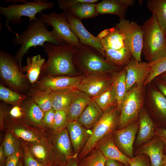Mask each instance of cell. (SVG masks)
Segmentation results:
<instances>
[{
  "label": "cell",
  "mask_w": 166,
  "mask_h": 166,
  "mask_svg": "<svg viewBox=\"0 0 166 166\" xmlns=\"http://www.w3.org/2000/svg\"><path fill=\"white\" fill-rule=\"evenodd\" d=\"M29 24L27 28L20 35L17 34L13 40L15 45H21L14 57L22 73V59L31 47L38 46L43 47L47 42L57 45L66 43L58 38L53 30H48V26L41 15L36 19L29 21Z\"/></svg>",
  "instance_id": "1"
},
{
  "label": "cell",
  "mask_w": 166,
  "mask_h": 166,
  "mask_svg": "<svg viewBox=\"0 0 166 166\" xmlns=\"http://www.w3.org/2000/svg\"><path fill=\"white\" fill-rule=\"evenodd\" d=\"M43 47L48 58L42 68L39 79L59 76H72L77 73L74 57L77 48L67 43L57 45L49 42Z\"/></svg>",
  "instance_id": "2"
},
{
  "label": "cell",
  "mask_w": 166,
  "mask_h": 166,
  "mask_svg": "<svg viewBox=\"0 0 166 166\" xmlns=\"http://www.w3.org/2000/svg\"><path fill=\"white\" fill-rule=\"evenodd\" d=\"M142 50L148 62L155 61L166 54V34L156 17L152 14L143 23Z\"/></svg>",
  "instance_id": "3"
},
{
  "label": "cell",
  "mask_w": 166,
  "mask_h": 166,
  "mask_svg": "<svg viewBox=\"0 0 166 166\" xmlns=\"http://www.w3.org/2000/svg\"><path fill=\"white\" fill-rule=\"evenodd\" d=\"M21 4L14 3L6 7L0 6V13L5 18V25L10 32L15 35L10 26V23L14 24L22 23V17H27L29 21L36 19V15L42 13V11L53 8L54 6L53 2L47 0H37L32 1L20 0Z\"/></svg>",
  "instance_id": "4"
},
{
  "label": "cell",
  "mask_w": 166,
  "mask_h": 166,
  "mask_svg": "<svg viewBox=\"0 0 166 166\" xmlns=\"http://www.w3.org/2000/svg\"><path fill=\"white\" fill-rule=\"evenodd\" d=\"M100 55L93 48L82 45L76 52L74 60L78 67L87 74L113 73L122 69L112 64Z\"/></svg>",
  "instance_id": "5"
},
{
  "label": "cell",
  "mask_w": 166,
  "mask_h": 166,
  "mask_svg": "<svg viewBox=\"0 0 166 166\" xmlns=\"http://www.w3.org/2000/svg\"><path fill=\"white\" fill-rule=\"evenodd\" d=\"M0 76L5 84L18 93L29 91L31 88L26 74L20 70L15 57L2 49L0 50Z\"/></svg>",
  "instance_id": "6"
},
{
  "label": "cell",
  "mask_w": 166,
  "mask_h": 166,
  "mask_svg": "<svg viewBox=\"0 0 166 166\" xmlns=\"http://www.w3.org/2000/svg\"><path fill=\"white\" fill-rule=\"evenodd\" d=\"M119 113L117 106L104 112L100 119L93 127L91 135L78 156L79 159L92 151L105 137L113 133L118 125Z\"/></svg>",
  "instance_id": "7"
},
{
  "label": "cell",
  "mask_w": 166,
  "mask_h": 166,
  "mask_svg": "<svg viewBox=\"0 0 166 166\" xmlns=\"http://www.w3.org/2000/svg\"><path fill=\"white\" fill-rule=\"evenodd\" d=\"M143 93L142 86L136 85L127 92L120 110L119 129L132 123L139 116L143 103Z\"/></svg>",
  "instance_id": "8"
},
{
  "label": "cell",
  "mask_w": 166,
  "mask_h": 166,
  "mask_svg": "<svg viewBox=\"0 0 166 166\" xmlns=\"http://www.w3.org/2000/svg\"><path fill=\"white\" fill-rule=\"evenodd\" d=\"M115 26L123 34L125 44L133 58L136 61L141 62L143 34L142 26L124 18L120 19Z\"/></svg>",
  "instance_id": "9"
},
{
  "label": "cell",
  "mask_w": 166,
  "mask_h": 166,
  "mask_svg": "<svg viewBox=\"0 0 166 166\" xmlns=\"http://www.w3.org/2000/svg\"><path fill=\"white\" fill-rule=\"evenodd\" d=\"M48 26H51L57 37L66 43L74 46L78 49L82 45L69 27L66 20L65 13L53 12L49 14L40 13Z\"/></svg>",
  "instance_id": "10"
},
{
  "label": "cell",
  "mask_w": 166,
  "mask_h": 166,
  "mask_svg": "<svg viewBox=\"0 0 166 166\" xmlns=\"http://www.w3.org/2000/svg\"><path fill=\"white\" fill-rule=\"evenodd\" d=\"M118 72L87 74L82 78L77 89L87 93L91 98L96 97L112 83Z\"/></svg>",
  "instance_id": "11"
},
{
  "label": "cell",
  "mask_w": 166,
  "mask_h": 166,
  "mask_svg": "<svg viewBox=\"0 0 166 166\" xmlns=\"http://www.w3.org/2000/svg\"><path fill=\"white\" fill-rule=\"evenodd\" d=\"M84 76H59L39 78L31 88L52 92L67 89H77Z\"/></svg>",
  "instance_id": "12"
},
{
  "label": "cell",
  "mask_w": 166,
  "mask_h": 166,
  "mask_svg": "<svg viewBox=\"0 0 166 166\" xmlns=\"http://www.w3.org/2000/svg\"><path fill=\"white\" fill-rule=\"evenodd\" d=\"M54 135L49 142L53 155L58 166H65L74 155L69 133L66 128Z\"/></svg>",
  "instance_id": "13"
},
{
  "label": "cell",
  "mask_w": 166,
  "mask_h": 166,
  "mask_svg": "<svg viewBox=\"0 0 166 166\" xmlns=\"http://www.w3.org/2000/svg\"><path fill=\"white\" fill-rule=\"evenodd\" d=\"M157 60L151 62H139L133 58L124 67L126 71L127 91L135 85L142 86Z\"/></svg>",
  "instance_id": "14"
},
{
  "label": "cell",
  "mask_w": 166,
  "mask_h": 166,
  "mask_svg": "<svg viewBox=\"0 0 166 166\" xmlns=\"http://www.w3.org/2000/svg\"><path fill=\"white\" fill-rule=\"evenodd\" d=\"M65 12L69 27L79 38L81 43L93 48L104 57V49L100 40L86 29L81 20L70 13Z\"/></svg>",
  "instance_id": "15"
},
{
  "label": "cell",
  "mask_w": 166,
  "mask_h": 166,
  "mask_svg": "<svg viewBox=\"0 0 166 166\" xmlns=\"http://www.w3.org/2000/svg\"><path fill=\"white\" fill-rule=\"evenodd\" d=\"M139 121L131 124L113 133L114 143L119 150L130 158L134 157L133 145L138 131Z\"/></svg>",
  "instance_id": "16"
},
{
  "label": "cell",
  "mask_w": 166,
  "mask_h": 166,
  "mask_svg": "<svg viewBox=\"0 0 166 166\" xmlns=\"http://www.w3.org/2000/svg\"><path fill=\"white\" fill-rule=\"evenodd\" d=\"M66 128L73 148V156L77 157L91 135L92 130L85 128L77 120L69 122Z\"/></svg>",
  "instance_id": "17"
},
{
  "label": "cell",
  "mask_w": 166,
  "mask_h": 166,
  "mask_svg": "<svg viewBox=\"0 0 166 166\" xmlns=\"http://www.w3.org/2000/svg\"><path fill=\"white\" fill-rule=\"evenodd\" d=\"M32 156L44 166H58L51 150L49 141L41 142H26Z\"/></svg>",
  "instance_id": "18"
},
{
  "label": "cell",
  "mask_w": 166,
  "mask_h": 166,
  "mask_svg": "<svg viewBox=\"0 0 166 166\" xmlns=\"http://www.w3.org/2000/svg\"><path fill=\"white\" fill-rule=\"evenodd\" d=\"M95 148L99 149L107 160H117L126 165L129 164L131 158L123 153L116 146L113 133L103 138Z\"/></svg>",
  "instance_id": "19"
},
{
  "label": "cell",
  "mask_w": 166,
  "mask_h": 166,
  "mask_svg": "<svg viewBox=\"0 0 166 166\" xmlns=\"http://www.w3.org/2000/svg\"><path fill=\"white\" fill-rule=\"evenodd\" d=\"M134 0H103L97 4L99 14H110L124 18L127 10L134 5Z\"/></svg>",
  "instance_id": "20"
},
{
  "label": "cell",
  "mask_w": 166,
  "mask_h": 166,
  "mask_svg": "<svg viewBox=\"0 0 166 166\" xmlns=\"http://www.w3.org/2000/svg\"><path fill=\"white\" fill-rule=\"evenodd\" d=\"M164 148L163 142L156 136L140 148L139 153L149 157L152 166H162L164 156Z\"/></svg>",
  "instance_id": "21"
},
{
  "label": "cell",
  "mask_w": 166,
  "mask_h": 166,
  "mask_svg": "<svg viewBox=\"0 0 166 166\" xmlns=\"http://www.w3.org/2000/svg\"><path fill=\"white\" fill-rule=\"evenodd\" d=\"M139 117V124L136 146L148 141L155 135L156 128L153 121L145 110H141Z\"/></svg>",
  "instance_id": "22"
},
{
  "label": "cell",
  "mask_w": 166,
  "mask_h": 166,
  "mask_svg": "<svg viewBox=\"0 0 166 166\" xmlns=\"http://www.w3.org/2000/svg\"><path fill=\"white\" fill-rule=\"evenodd\" d=\"M21 106L23 113L22 118L24 121L36 127H45L42 123L44 113L31 98L25 100Z\"/></svg>",
  "instance_id": "23"
},
{
  "label": "cell",
  "mask_w": 166,
  "mask_h": 166,
  "mask_svg": "<svg viewBox=\"0 0 166 166\" xmlns=\"http://www.w3.org/2000/svg\"><path fill=\"white\" fill-rule=\"evenodd\" d=\"M103 112L96 102L91 98L77 121L85 128L90 129L99 120Z\"/></svg>",
  "instance_id": "24"
},
{
  "label": "cell",
  "mask_w": 166,
  "mask_h": 166,
  "mask_svg": "<svg viewBox=\"0 0 166 166\" xmlns=\"http://www.w3.org/2000/svg\"><path fill=\"white\" fill-rule=\"evenodd\" d=\"M91 98L87 93L77 89L68 109V118L69 122L77 120Z\"/></svg>",
  "instance_id": "25"
},
{
  "label": "cell",
  "mask_w": 166,
  "mask_h": 166,
  "mask_svg": "<svg viewBox=\"0 0 166 166\" xmlns=\"http://www.w3.org/2000/svg\"><path fill=\"white\" fill-rule=\"evenodd\" d=\"M45 59L40 54L28 57L26 65L22 67L23 72L26 73L27 77L30 84L33 85L38 81L42 67L45 64Z\"/></svg>",
  "instance_id": "26"
},
{
  "label": "cell",
  "mask_w": 166,
  "mask_h": 166,
  "mask_svg": "<svg viewBox=\"0 0 166 166\" xmlns=\"http://www.w3.org/2000/svg\"><path fill=\"white\" fill-rule=\"evenodd\" d=\"M64 12L70 13L81 20L92 18L99 14L97 9V4L89 2L78 3L67 9Z\"/></svg>",
  "instance_id": "27"
},
{
  "label": "cell",
  "mask_w": 166,
  "mask_h": 166,
  "mask_svg": "<svg viewBox=\"0 0 166 166\" xmlns=\"http://www.w3.org/2000/svg\"><path fill=\"white\" fill-rule=\"evenodd\" d=\"M77 89H67L52 92L51 100L52 108L55 110L68 108Z\"/></svg>",
  "instance_id": "28"
},
{
  "label": "cell",
  "mask_w": 166,
  "mask_h": 166,
  "mask_svg": "<svg viewBox=\"0 0 166 166\" xmlns=\"http://www.w3.org/2000/svg\"><path fill=\"white\" fill-rule=\"evenodd\" d=\"M132 56L128 48L126 46L121 49L115 50H104V57L113 65L119 67H124L132 59Z\"/></svg>",
  "instance_id": "29"
},
{
  "label": "cell",
  "mask_w": 166,
  "mask_h": 166,
  "mask_svg": "<svg viewBox=\"0 0 166 166\" xmlns=\"http://www.w3.org/2000/svg\"><path fill=\"white\" fill-rule=\"evenodd\" d=\"M104 50H119L126 46L123 34L115 26L109 29V34L100 40Z\"/></svg>",
  "instance_id": "30"
},
{
  "label": "cell",
  "mask_w": 166,
  "mask_h": 166,
  "mask_svg": "<svg viewBox=\"0 0 166 166\" xmlns=\"http://www.w3.org/2000/svg\"><path fill=\"white\" fill-rule=\"evenodd\" d=\"M114 81L98 96L92 98L96 102L103 112L111 108L117 106V103Z\"/></svg>",
  "instance_id": "31"
},
{
  "label": "cell",
  "mask_w": 166,
  "mask_h": 166,
  "mask_svg": "<svg viewBox=\"0 0 166 166\" xmlns=\"http://www.w3.org/2000/svg\"><path fill=\"white\" fill-rule=\"evenodd\" d=\"M146 6L166 34V0H148Z\"/></svg>",
  "instance_id": "32"
},
{
  "label": "cell",
  "mask_w": 166,
  "mask_h": 166,
  "mask_svg": "<svg viewBox=\"0 0 166 166\" xmlns=\"http://www.w3.org/2000/svg\"><path fill=\"white\" fill-rule=\"evenodd\" d=\"M52 92L31 88L28 92V96L45 113L52 108L51 100Z\"/></svg>",
  "instance_id": "33"
},
{
  "label": "cell",
  "mask_w": 166,
  "mask_h": 166,
  "mask_svg": "<svg viewBox=\"0 0 166 166\" xmlns=\"http://www.w3.org/2000/svg\"><path fill=\"white\" fill-rule=\"evenodd\" d=\"M126 71L124 67L116 74L114 82L117 99V108L120 113L121 106L127 92L126 83Z\"/></svg>",
  "instance_id": "34"
},
{
  "label": "cell",
  "mask_w": 166,
  "mask_h": 166,
  "mask_svg": "<svg viewBox=\"0 0 166 166\" xmlns=\"http://www.w3.org/2000/svg\"><path fill=\"white\" fill-rule=\"evenodd\" d=\"M28 96L18 93L0 84V99L5 103L13 106H21L22 103Z\"/></svg>",
  "instance_id": "35"
},
{
  "label": "cell",
  "mask_w": 166,
  "mask_h": 166,
  "mask_svg": "<svg viewBox=\"0 0 166 166\" xmlns=\"http://www.w3.org/2000/svg\"><path fill=\"white\" fill-rule=\"evenodd\" d=\"M152 97L159 118L164 123L166 124V97L159 89L153 90Z\"/></svg>",
  "instance_id": "36"
},
{
  "label": "cell",
  "mask_w": 166,
  "mask_h": 166,
  "mask_svg": "<svg viewBox=\"0 0 166 166\" xmlns=\"http://www.w3.org/2000/svg\"><path fill=\"white\" fill-rule=\"evenodd\" d=\"M78 166H105L107 160L100 150L97 148L88 156L83 158Z\"/></svg>",
  "instance_id": "37"
},
{
  "label": "cell",
  "mask_w": 166,
  "mask_h": 166,
  "mask_svg": "<svg viewBox=\"0 0 166 166\" xmlns=\"http://www.w3.org/2000/svg\"><path fill=\"white\" fill-rule=\"evenodd\" d=\"M13 130L14 136L28 142H41L45 140L36 133L22 127L17 126Z\"/></svg>",
  "instance_id": "38"
},
{
  "label": "cell",
  "mask_w": 166,
  "mask_h": 166,
  "mask_svg": "<svg viewBox=\"0 0 166 166\" xmlns=\"http://www.w3.org/2000/svg\"><path fill=\"white\" fill-rule=\"evenodd\" d=\"M68 109L55 111L53 124L52 129L57 133L66 128L69 123L68 118Z\"/></svg>",
  "instance_id": "39"
},
{
  "label": "cell",
  "mask_w": 166,
  "mask_h": 166,
  "mask_svg": "<svg viewBox=\"0 0 166 166\" xmlns=\"http://www.w3.org/2000/svg\"><path fill=\"white\" fill-rule=\"evenodd\" d=\"M2 144L6 158L20 148L18 140L10 132L6 134Z\"/></svg>",
  "instance_id": "40"
},
{
  "label": "cell",
  "mask_w": 166,
  "mask_h": 166,
  "mask_svg": "<svg viewBox=\"0 0 166 166\" xmlns=\"http://www.w3.org/2000/svg\"><path fill=\"white\" fill-rule=\"evenodd\" d=\"M166 72V54L158 59L143 85H146L158 76Z\"/></svg>",
  "instance_id": "41"
},
{
  "label": "cell",
  "mask_w": 166,
  "mask_h": 166,
  "mask_svg": "<svg viewBox=\"0 0 166 166\" xmlns=\"http://www.w3.org/2000/svg\"><path fill=\"white\" fill-rule=\"evenodd\" d=\"M23 149L22 157L24 166H44L38 162L32 155L25 141L21 142Z\"/></svg>",
  "instance_id": "42"
},
{
  "label": "cell",
  "mask_w": 166,
  "mask_h": 166,
  "mask_svg": "<svg viewBox=\"0 0 166 166\" xmlns=\"http://www.w3.org/2000/svg\"><path fill=\"white\" fill-rule=\"evenodd\" d=\"M98 1L97 0H59L57 2L59 8L64 11L69 7L79 2L95 3Z\"/></svg>",
  "instance_id": "43"
},
{
  "label": "cell",
  "mask_w": 166,
  "mask_h": 166,
  "mask_svg": "<svg viewBox=\"0 0 166 166\" xmlns=\"http://www.w3.org/2000/svg\"><path fill=\"white\" fill-rule=\"evenodd\" d=\"M55 111L52 108L44 113L42 123L45 127L52 128L54 121Z\"/></svg>",
  "instance_id": "44"
},
{
  "label": "cell",
  "mask_w": 166,
  "mask_h": 166,
  "mask_svg": "<svg viewBox=\"0 0 166 166\" xmlns=\"http://www.w3.org/2000/svg\"><path fill=\"white\" fill-rule=\"evenodd\" d=\"M22 152L20 148L13 154L7 157L6 166H17L19 159L23 157Z\"/></svg>",
  "instance_id": "45"
},
{
  "label": "cell",
  "mask_w": 166,
  "mask_h": 166,
  "mask_svg": "<svg viewBox=\"0 0 166 166\" xmlns=\"http://www.w3.org/2000/svg\"><path fill=\"white\" fill-rule=\"evenodd\" d=\"M129 165L130 166H150L147 159L141 154L131 158Z\"/></svg>",
  "instance_id": "46"
},
{
  "label": "cell",
  "mask_w": 166,
  "mask_h": 166,
  "mask_svg": "<svg viewBox=\"0 0 166 166\" xmlns=\"http://www.w3.org/2000/svg\"><path fill=\"white\" fill-rule=\"evenodd\" d=\"M155 135L160 138L163 142V152L166 153V129L161 128H156Z\"/></svg>",
  "instance_id": "47"
},
{
  "label": "cell",
  "mask_w": 166,
  "mask_h": 166,
  "mask_svg": "<svg viewBox=\"0 0 166 166\" xmlns=\"http://www.w3.org/2000/svg\"><path fill=\"white\" fill-rule=\"evenodd\" d=\"M9 114L14 118H20L22 117L23 113L21 106H13L10 110Z\"/></svg>",
  "instance_id": "48"
},
{
  "label": "cell",
  "mask_w": 166,
  "mask_h": 166,
  "mask_svg": "<svg viewBox=\"0 0 166 166\" xmlns=\"http://www.w3.org/2000/svg\"><path fill=\"white\" fill-rule=\"evenodd\" d=\"M154 80H155L158 89L166 97V81L158 77Z\"/></svg>",
  "instance_id": "49"
},
{
  "label": "cell",
  "mask_w": 166,
  "mask_h": 166,
  "mask_svg": "<svg viewBox=\"0 0 166 166\" xmlns=\"http://www.w3.org/2000/svg\"><path fill=\"white\" fill-rule=\"evenodd\" d=\"M10 111H8L7 108L2 104L0 106V128H2L4 126V120L7 116L9 114Z\"/></svg>",
  "instance_id": "50"
},
{
  "label": "cell",
  "mask_w": 166,
  "mask_h": 166,
  "mask_svg": "<svg viewBox=\"0 0 166 166\" xmlns=\"http://www.w3.org/2000/svg\"><path fill=\"white\" fill-rule=\"evenodd\" d=\"M6 158L5 156L3 147L2 144L0 147V166L6 165Z\"/></svg>",
  "instance_id": "51"
},
{
  "label": "cell",
  "mask_w": 166,
  "mask_h": 166,
  "mask_svg": "<svg viewBox=\"0 0 166 166\" xmlns=\"http://www.w3.org/2000/svg\"><path fill=\"white\" fill-rule=\"evenodd\" d=\"M122 163L114 160H107L105 163V166H124Z\"/></svg>",
  "instance_id": "52"
},
{
  "label": "cell",
  "mask_w": 166,
  "mask_h": 166,
  "mask_svg": "<svg viewBox=\"0 0 166 166\" xmlns=\"http://www.w3.org/2000/svg\"><path fill=\"white\" fill-rule=\"evenodd\" d=\"M65 166H78L77 157L73 156L68 160Z\"/></svg>",
  "instance_id": "53"
},
{
  "label": "cell",
  "mask_w": 166,
  "mask_h": 166,
  "mask_svg": "<svg viewBox=\"0 0 166 166\" xmlns=\"http://www.w3.org/2000/svg\"><path fill=\"white\" fill-rule=\"evenodd\" d=\"M109 29L107 28L101 32L96 37L99 40L106 36L109 33Z\"/></svg>",
  "instance_id": "54"
},
{
  "label": "cell",
  "mask_w": 166,
  "mask_h": 166,
  "mask_svg": "<svg viewBox=\"0 0 166 166\" xmlns=\"http://www.w3.org/2000/svg\"><path fill=\"white\" fill-rule=\"evenodd\" d=\"M157 77L166 81V72L161 74Z\"/></svg>",
  "instance_id": "55"
},
{
  "label": "cell",
  "mask_w": 166,
  "mask_h": 166,
  "mask_svg": "<svg viewBox=\"0 0 166 166\" xmlns=\"http://www.w3.org/2000/svg\"><path fill=\"white\" fill-rule=\"evenodd\" d=\"M17 166H24L23 164L22 157H21L19 159L18 163Z\"/></svg>",
  "instance_id": "56"
},
{
  "label": "cell",
  "mask_w": 166,
  "mask_h": 166,
  "mask_svg": "<svg viewBox=\"0 0 166 166\" xmlns=\"http://www.w3.org/2000/svg\"><path fill=\"white\" fill-rule=\"evenodd\" d=\"M163 165H166V153L164 154Z\"/></svg>",
  "instance_id": "57"
},
{
  "label": "cell",
  "mask_w": 166,
  "mask_h": 166,
  "mask_svg": "<svg viewBox=\"0 0 166 166\" xmlns=\"http://www.w3.org/2000/svg\"><path fill=\"white\" fill-rule=\"evenodd\" d=\"M162 166H166V165H163Z\"/></svg>",
  "instance_id": "58"
}]
</instances>
